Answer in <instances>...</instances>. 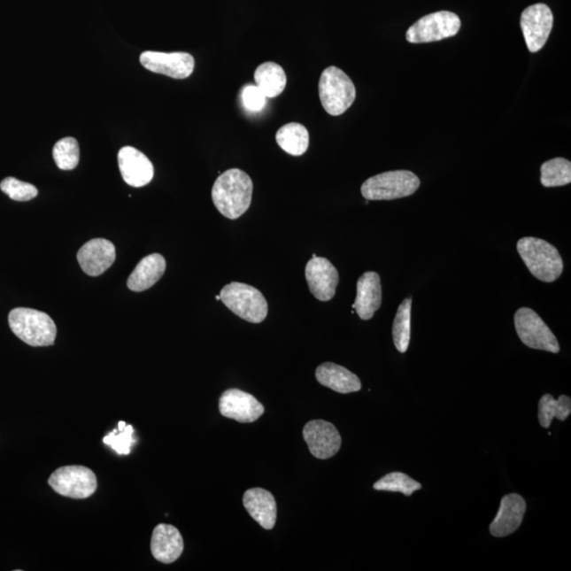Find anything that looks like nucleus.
<instances>
[{
  "label": "nucleus",
  "instance_id": "obj_1",
  "mask_svg": "<svg viewBox=\"0 0 571 571\" xmlns=\"http://www.w3.org/2000/svg\"><path fill=\"white\" fill-rule=\"evenodd\" d=\"M253 196V182L247 173L231 168L216 179L212 199L216 209L228 220H237L249 210Z\"/></svg>",
  "mask_w": 571,
  "mask_h": 571
},
{
  "label": "nucleus",
  "instance_id": "obj_2",
  "mask_svg": "<svg viewBox=\"0 0 571 571\" xmlns=\"http://www.w3.org/2000/svg\"><path fill=\"white\" fill-rule=\"evenodd\" d=\"M518 251L527 268L537 280L552 282L562 275L563 259L553 244L541 238L524 237L518 243Z\"/></svg>",
  "mask_w": 571,
  "mask_h": 571
},
{
  "label": "nucleus",
  "instance_id": "obj_3",
  "mask_svg": "<svg viewBox=\"0 0 571 571\" xmlns=\"http://www.w3.org/2000/svg\"><path fill=\"white\" fill-rule=\"evenodd\" d=\"M9 325L13 334L30 346H51L56 342V323L47 313L38 310L13 309L9 313Z\"/></svg>",
  "mask_w": 571,
  "mask_h": 571
},
{
  "label": "nucleus",
  "instance_id": "obj_4",
  "mask_svg": "<svg viewBox=\"0 0 571 571\" xmlns=\"http://www.w3.org/2000/svg\"><path fill=\"white\" fill-rule=\"evenodd\" d=\"M320 103L330 116H341L356 100L353 81L343 70L336 66L326 68L319 81Z\"/></svg>",
  "mask_w": 571,
  "mask_h": 571
},
{
  "label": "nucleus",
  "instance_id": "obj_5",
  "mask_svg": "<svg viewBox=\"0 0 571 571\" xmlns=\"http://www.w3.org/2000/svg\"><path fill=\"white\" fill-rule=\"evenodd\" d=\"M220 296L227 308L247 322L262 323L268 314V303L253 286L234 282L222 288Z\"/></svg>",
  "mask_w": 571,
  "mask_h": 571
},
{
  "label": "nucleus",
  "instance_id": "obj_6",
  "mask_svg": "<svg viewBox=\"0 0 571 571\" xmlns=\"http://www.w3.org/2000/svg\"><path fill=\"white\" fill-rule=\"evenodd\" d=\"M421 179L410 171H391L373 176L362 184L361 193L367 200H394L416 193Z\"/></svg>",
  "mask_w": 571,
  "mask_h": 571
},
{
  "label": "nucleus",
  "instance_id": "obj_7",
  "mask_svg": "<svg viewBox=\"0 0 571 571\" xmlns=\"http://www.w3.org/2000/svg\"><path fill=\"white\" fill-rule=\"evenodd\" d=\"M514 325L521 341L527 347L552 353H559L561 350L556 336L532 309H519L514 315Z\"/></svg>",
  "mask_w": 571,
  "mask_h": 571
},
{
  "label": "nucleus",
  "instance_id": "obj_8",
  "mask_svg": "<svg viewBox=\"0 0 571 571\" xmlns=\"http://www.w3.org/2000/svg\"><path fill=\"white\" fill-rule=\"evenodd\" d=\"M461 21L459 16L449 11L423 16L406 31V41L412 43H426L445 40L459 34Z\"/></svg>",
  "mask_w": 571,
  "mask_h": 571
},
{
  "label": "nucleus",
  "instance_id": "obj_9",
  "mask_svg": "<svg viewBox=\"0 0 571 571\" xmlns=\"http://www.w3.org/2000/svg\"><path fill=\"white\" fill-rule=\"evenodd\" d=\"M48 483L57 493L74 499L89 498L97 488L95 473L83 466L59 467L52 473Z\"/></svg>",
  "mask_w": 571,
  "mask_h": 571
},
{
  "label": "nucleus",
  "instance_id": "obj_10",
  "mask_svg": "<svg viewBox=\"0 0 571 571\" xmlns=\"http://www.w3.org/2000/svg\"><path fill=\"white\" fill-rule=\"evenodd\" d=\"M553 26V15L545 4H532L521 16V28L529 51L536 53L545 46Z\"/></svg>",
  "mask_w": 571,
  "mask_h": 571
},
{
  "label": "nucleus",
  "instance_id": "obj_11",
  "mask_svg": "<svg viewBox=\"0 0 571 571\" xmlns=\"http://www.w3.org/2000/svg\"><path fill=\"white\" fill-rule=\"evenodd\" d=\"M140 63L151 73L177 80L189 78L195 68L193 56L186 52L145 51L140 56Z\"/></svg>",
  "mask_w": 571,
  "mask_h": 571
},
{
  "label": "nucleus",
  "instance_id": "obj_12",
  "mask_svg": "<svg viewBox=\"0 0 571 571\" xmlns=\"http://www.w3.org/2000/svg\"><path fill=\"white\" fill-rule=\"evenodd\" d=\"M303 437L315 459H329L341 449L342 438L338 429L333 423L320 419L309 421L304 427Z\"/></svg>",
  "mask_w": 571,
  "mask_h": 571
},
{
  "label": "nucleus",
  "instance_id": "obj_13",
  "mask_svg": "<svg viewBox=\"0 0 571 571\" xmlns=\"http://www.w3.org/2000/svg\"><path fill=\"white\" fill-rule=\"evenodd\" d=\"M305 276L312 295L320 302H328L336 295L339 284V272L324 258H313L305 269Z\"/></svg>",
  "mask_w": 571,
  "mask_h": 571
},
{
  "label": "nucleus",
  "instance_id": "obj_14",
  "mask_svg": "<svg viewBox=\"0 0 571 571\" xmlns=\"http://www.w3.org/2000/svg\"><path fill=\"white\" fill-rule=\"evenodd\" d=\"M220 414L238 422L257 421L264 414L265 407L251 394L242 390H227L220 399Z\"/></svg>",
  "mask_w": 571,
  "mask_h": 571
},
{
  "label": "nucleus",
  "instance_id": "obj_15",
  "mask_svg": "<svg viewBox=\"0 0 571 571\" xmlns=\"http://www.w3.org/2000/svg\"><path fill=\"white\" fill-rule=\"evenodd\" d=\"M118 163L124 181L130 187H144L154 178V166L149 158L132 146L120 150Z\"/></svg>",
  "mask_w": 571,
  "mask_h": 571
},
{
  "label": "nucleus",
  "instance_id": "obj_16",
  "mask_svg": "<svg viewBox=\"0 0 571 571\" xmlns=\"http://www.w3.org/2000/svg\"><path fill=\"white\" fill-rule=\"evenodd\" d=\"M78 260L86 274L99 276L110 269L116 260V248L107 239H91L79 250Z\"/></svg>",
  "mask_w": 571,
  "mask_h": 571
},
{
  "label": "nucleus",
  "instance_id": "obj_17",
  "mask_svg": "<svg viewBox=\"0 0 571 571\" xmlns=\"http://www.w3.org/2000/svg\"><path fill=\"white\" fill-rule=\"evenodd\" d=\"M526 502L519 494L505 495L500 502L498 513L490 525L491 535L505 537L513 535L523 523Z\"/></svg>",
  "mask_w": 571,
  "mask_h": 571
},
{
  "label": "nucleus",
  "instance_id": "obj_18",
  "mask_svg": "<svg viewBox=\"0 0 571 571\" xmlns=\"http://www.w3.org/2000/svg\"><path fill=\"white\" fill-rule=\"evenodd\" d=\"M382 304V287L376 272L368 271L357 282L356 301L352 308L363 320H371Z\"/></svg>",
  "mask_w": 571,
  "mask_h": 571
},
{
  "label": "nucleus",
  "instance_id": "obj_19",
  "mask_svg": "<svg viewBox=\"0 0 571 571\" xmlns=\"http://www.w3.org/2000/svg\"><path fill=\"white\" fill-rule=\"evenodd\" d=\"M184 549L181 533L172 525L159 524L152 531L150 551L161 563L171 564L181 558Z\"/></svg>",
  "mask_w": 571,
  "mask_h": 571
},
{
  "label": "nucleus",
  "instance_id": "obj_20",
  "mask_svg": "<svg viewBox=\"0 0 571 571\" xmlns=\"http://www.w3.org/2000/svg\"><path fill=\"white\" fill-rule=\"evenodd\" d=\"M243 503L248 513L264 529H274L277 518V505L274 494L262 488L249 489L243 494Z\"/></svg>",
  "mask_w": 571,
  "mask_h": 571
},
{
  "label": "nucleus",
  "instance_id": "obj_21",
  "mask_svg": "<svg viewBox=\"0 0 571 571\" xmlns=\"http://www.w3.org/2000/svg\"><path fill=\"white\" fill-rule=\"evenodd\" d=\"M318 382L340 394L356 393L362 389L361 380L338 364L326 362L315 371Z\"/></svg>",
  "mask_w": 571,
  "mask_h": 571
},
{
  "label": "nucleus",
  "instance_id": "obj_22",
  "mask_svg": "<svg viewBox=\"0 0 571 571\" xmlns=\"http://www.w3.org/2000/svg\"><path fill=\"white\" fill-rule=\"evenodd\" d=\"M166 269V262L161 254L154 253L140 260L127 281V287L135 292L150 289L161 279Z\"/></svg>",
  "mask_w": 571,
  "mask_h": 571
},
{
  "label": "nucleus",
  "instance_id": "obj_23",
  "mask_svg": "<svg viewBox=\"0 0 571 571\" xmlns=\"http://www.w3.org/2000/svg\"><path fill=\"white\" fill-rule=\"evenodd\" d=\"M255 85L266 96V99H274L285 90L287 75L279 64L266 62L259 65L254 73Z\"/></svg>",
  "mask_w": 571,
  "mask_h": 571
},
{
  "label": "nucleus",
  "instance_id": "obj_24",
  "mask_svg": "<svg viewBox=\"0 0 571 571\" xmlns=\"http://www.w3.org/2000/svg\"><path fill=\"white\" fill-rule=\"evenodd\" d=\"M276 143L291 156H302L309 146V133L300 123H288L277 130Z\"/></svg>",
  "mask_w": 571,
  "mask_h": 571
},
{
  "label": "nucleus",
  "instance_id": "obj_25",
  "mask_svg": "<svg viewBox=\"0 0 571 571\" xmlns=\"http://www.w3.org/2000/svg\"><path fill=\"white\" fill-rule=\"evenodd\" d=\"M571 413V399L568 396H559L554 399L551 394L544 395L538 404V421L543 428H551L554 418L565 421Z\"/></svg>",
  "mask_w": 571,
  "mask_h": 571
},
{
  "label": "nucleus",
  "instance_id": "obj_26",
  "mask_svg": "<svg viewBox=\"0 0 571 571\" xmlns=\"http://www.w3.org/2000/svg\"><path fill=\"white\" fill-rule=\"evenodd\" d=\"M541 182L545 188L567 186L571 182V163L564 158L543 163L541 166Z\"/></svg>",
  "mask_w": 571,
  "mask_h": 571
},
{
  "label": "nucleus",
  "instance_id": "obj_27",
  "mask_svg": "<svg viewBox=\"0 0 571 571\" xmlns=\"http://www.w3.org/2000/svg\"><path fill=\"white\" fill-rule=\"evenodd\" d=\"M412 298H405L397 312L393 325L394 344L401 353L409 350L411 340Z\"/></svg>",
  "mask_w": 571,
  "mask_h": 571
},
{
  "label": "nucleus",
  "instance_id": "obj_28",
  "mask_svg": "<svg viewBox=\"0 0 571 571\" xmlns=\"http://www.w3.org/2000/svg\"><path fill=\"white\" fill-rule=\"evenodd\" d=\"M422 488L421 483L413 480L410 476L401 472H391L386 475L377 482H374V489L377 491L400 492L405 497L411 495Z\"/></svg>",
  "mask_w": 571,
  "mask_h": 571
},
{
  "label": "nucleus",
  "instance_id": "obj_29",
  "mask_svg": "<svg viewBox=\"0 0 571 571\" xmlns=\"http://www.w3.org/2000/svg\"><path fill=\"white\" fill-rule=\"evenodd\" d=\"M53 158L59 170L72 171L80 162V146L73 137L63 138L54 145Z\"/></svg>",
  "mask_w": 571,
  "mask_h": 571
},
{
  "label": "nucleus",
  "instance_id": "obj_30",
  "mask_svg": "<svg viewBox=\"0 0 571 571\" xmlns=\"http://www.w3.org/2000/svg\"><path fill=\"white\" fill-rule=\"evenodd\" d=\"M135 429L133 426H127V422L120 421L118 429L103 439L105 444L110 445L112 449L119 455H128L135 443L134 436Z\"/></svg>",
  "mask_w": 571,
  "mask_h": 571
},
{
  "label": "nucleus",
  "instance_id": "obj_31",
  "mask_svg": "<svg viewBox=\"0 0 571 571\" xmlns=\"http://www.w3.org/2000/svg\"><path fill=\"white\" fill-rule=\"evenodd\" d=\"M0 189L15 201H29L38 195V190L34 184L20 181L14 177L4 179L0 183Z\"/></svg>",
  "mask_w": 571,
  "mask_h": 571
},
{
  "label": "nucleus",
  "instance_id": "obj_32",
  "mask_svg": "<svg viewBox=\"0 0 571 571\" xmlns=\"http://www.w3.org/2000/svg\"><path fill=\"white\" fill-rule=\"evenodd\" d=\"M242 99L250 112H260L266 105V97L257 85H248L243 89Z\"/></svg>",
  "mask_w": 571,
  "mask_h": 571
},
{
  "label": "nucleus",
  "instance_id": "obj_33",
  "mask_svg": "<svg viewBox=\"0 0 571 571\" xmlns=\"http://www.w3.org/2000/svg\"><path fill=\"white\" fill-rule=\"evenodd\" d=\"M215 298H216L217 301H220V296H216Z\"/></svg>",
  "mask_w": 571,
  "mask_h": 571
}]
</instances>
